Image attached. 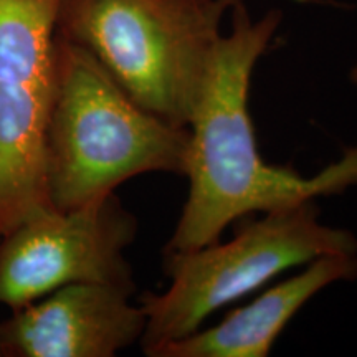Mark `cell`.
<instances>
[{"label": "cell", "mask_w": 357, "mask_h": 357, "mask_svg": "<svg viewBox=\"0 0 357 357\" xmlns=\"http://www.w3.org/2000/svg\"><path fill=\"white\" fill-rule=\"evenodd\" d=\"M356 75H357V70H356Z\"/></svg>", "instance_id": "obj_9"}, {"label": "cell", "mask_w": 357, "mask_h": 357, "mask_svg": "<svg viewBox=\"0 0 357 357\" xmlns=\"http://www.w3.org/2000/svg\"><path fill=\"white\" fill-rule=\"evenodd\" d=\"M134 291L73 283L12 310L0 321V357H113L144 333Z\"/></svg>", "instance_id": "obj_7"}, {"label": "cell", "mask_w": 357, "mask_h": 357, "mask_svg": "<svg viewBox=\"0 0 357 357\" xmlns=\"http://www.w3.org/2000/svg\"><path fill=\"white\" fill-rule=\"evenodd\" d=\"M61 0H0V238L52 208L43 136L55 83Z\"/></svg>", "instance_id": "obj_5"}, {"label": "cell", "mask_w": 357, "mask_h": 357, "mask_svg": "<svg viewBox=\"0 0 357 357\" xmlns=\"http://www.w3.org/2000/svg\"><path fill=\"white\" fill-rule=\"evenodd\" d=\"M357 280V253L324 255L306 263L301 273L240 307L217 326L174 341L154 357H266L298 311L324 288Z\"/></svg>", "instance_id": "obj_8"}, {"label": "cell", "mask_w": 357, "mask_h": 357, "mask_svg": "<svg viewBox=\"0 0 357 357\" xmlns=\"http://www.w3.org/2000/svg\"><path fill=\"white\" fill-rule=\"evenodd\" d=\"M189 139V128L142 108L84 48L56 35L43 136V181L53 208L84 207L142 174L184 176Z\"/></svg>", "instance_id": "obj_2"}, {"label": "cell", "mask_w": 357, "mask_h": 357, "mask_svg": "<svg viewBox=\"0 0 357 357\" xmlns=\"http://www.w3.org/2000/svg\"><path fill=\"white\" fill-rule=\"evenodd\" d=\"M137 218L114 194L73 208H47L0 238V305H29L73 283H106L136 293L126 250Z\"/></svg>", "instance_id": "obj_6"}, {"label": "cell", "mask_w": 357, "mask_h": 357, "mask_svg": "<svg viewBox=\"0 0 357 357\" xmlns=\"http://www.w3.org/2000/svg\"><path fill=\"white\" fill-rule=\"evenodd\" d=\"M280 24V10L255 20L242 0L231 6L230 32L218 40L211 73L189 124L184 172L189 194L164 253L215 243L231 222L252 213L357 185V146L311 177L261 159L248 113V93L253 70Z\"/></svg>", "instance_id": "obj_1"}, {"label": "cell", "mask_w": 357, "mask_h": 357, "mask_svg": "<svg viewBox=\"0 0 357 357\" xmlns=\"http://www.w3.org/2000/svg\"><path fill=\"white\" fill-rule=\"evenodd\" d=\"M235 0H61L56 35L82 47L137 105L189 128Z\"/></svg>", "instance_id": "obj_3"}, {"label": "cell", "mask_w": 357, "mask_h": 357, "mask_svg": "<svg viewBox=\"0 0 357 357\" xmlns=\"http://www.w3.org/2000/svg\"><path fill=\"white\" fill-rule=\"evenodd\" d=\"M314 200L263 212L247 220L227 243L164 253L171 283L160 293H144L139 305L146 326L141 347L154 357L164 346L190 336L213 311L255 291L289 268L324 255H354L349 230L319 222Z\"/></svg>", "instance_id": "obj_4"}]
</instances>
